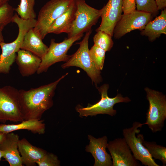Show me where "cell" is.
Returning <instances> with one entry per match:
<instances>
[{
    "mask_svg": "<svg viewBox=\"0 0 166 166\" xmlns=\"http://www.w3.org/2000/svg\"><path fill=\"white\" fill-rule=\"evenodd\" d=\"M68 74L53 82L37 88L19 90L20 110L24 120H41L44 113L53 105V97L57 85Z\"/></svg>",
    "mask_w": 166,
    "mask_h": 166,
    "instance_id": "cell-1",
    "label": "cell"
},
{
    "mask_svg": "<svg viewBox=\"0 0 166 166\" xmlns=\"http://www.w3.org/2000/svg\"><path fill=\"white\" fill-rule=\"evenodd\" d=\"M36 19L24 20L15 13L12 22L17 24L18 33L16 39L9 43L0 44L2 53L0 54V73H9L11 67L15 61L17 52L20 49L24 37L30 29L34 27Z\"/></svg>",
    "mask_w": 166,
    "mask_h": 166,
    "instance_id": "cell-2",
    "label": "cell"
},
{
    "mask_svg": "<svg viewBox=\"0 0 166 166\" xmlns=\"http://www.w3.org/2000/svg\"><path fill=\"white\" fill-rule=\"evenodd\" d=\"M90 30L85 33L83 40L77 44L79 47L73 54L70 55L69 60L61 65L63 69L71 66H76L83 69L90 78L96 87L102 81L101 72L97 69L89 56V40L92 33Z\"/></svg>",
    "mask_w": 166,
    "mask_h": 166,
    "instance_id": "cell-3",
    "label": "cell"
},
{
    "mask_svg": "<svg viewBox=\"0 0 166 166\" xmlns=\"http://www.w3.org/2000/svg\"><path fill=\"white\" fill-rule=\"evenodd\" d=\"M74 0H50L41 9L34 29L42 40L48 34L49 28L55 21L65 12Z\"/></svg>",
    "mask_w": 166,
    "mask_h": 166,
    "instance_id": "cell-4",
    "label": "cell"
},
{
    "mask_svg": "<svg viewBox=\"0 0 166 166\" xmlns=\"http://www.w3.org/2000/svg\"><path fill=\"white\" fill-rule=\"evenodd\" d=\"M109 87L107 84H104L100 87H96L101 95V98L95 104H88L85 107L79 105L76 106L75 109L79 113L80 117L95 116L100 114H106L113 116L117 113L116 110L113 109L115 104L121 102L128 103L131 101L129 97H123L120 93L113 98L109 97L108 95Z\"/></svg>",
    "mask_w": 166,
    "mask_h": 166,
    "instance_id": "cell-5",
    "label": "cell"
},
{
    "mask_svg": "<svg viewBox=\"0 0 166 166\" xmlns=\"http://www.w3.org/2000/svg\"><path fill=\"white\" fill-rule=\"evenodd\" d=\"M149 107L146 113V124L153 133L162 130L166 119V98L158 91L148 87L145 88Z\"/></svg>",
    "mask_w": 166,
    "mask_h": 166,
    "instance_id": "cell-6",
    "label": "cell"
},
{
    "mask_svg": "<svg viewBox=\"0 0 166 166\" xmlns=\"http://www.w3.org/2000/svg\"><path fill=\"white\" fill-rule=\"evenodd\" d=\"M76 10L75 18L68 38L83 34L91 30L101 17V10L95 9L87 4L85 0H75Z\"/></svg>",
    "mask_w": 166,
    "mask_h": 166,
    "instance_id": "cell-7",
    "label": "cell"
},
{
    "mask_svg": "<svg viewBox=\"0 0 166 166\" xmlns=\"http://www.w3.org/2000/svg\"><path fill=\"white\" fill-rule=\"evenodd\" d=\"M24 120L21 112L19 90L10 85L0 87V122Z\"/></svg>",
    "mask_w": 166,
    "mask_h": 166,
    "instance_id": "cell-8",
    "label": "cell"
},
{
    "mask_svg": "<svg viewBox=\"0 0 166 166\" xmlns=\"http://www.w3.org/2000/svg\"><path fill=\"white\" fill-rule=\"evenodd\" d=\"M143 124L134 122L132 127L124 129L122 134L135 159L145 166H159L142 143L143 135L139 133Z\"/></svg>",
    "mask_w": 166,
    "mask_h": 166,
    "instance_id": "cell-9",
    "label": "cell"
},
{
    "mask_svg": "<svg viewBox=\"0 0 166 166\" xmlns=\"http://www.w3.org/2000/svg\"><path fill=\"white\" fill-rule=\"evenodd\" d=\"M83 36V34L66 38L60 43L56 42L54 39H52L46 53L41 59L37 73L39 74L47 72L50 66L58 62L67 61L70 57V55L67 54L69 49L74 42L80 40Z\"/></svg>",
    "mask_w": 166,
    "mask_h": 166,
    "instance_id": "cell-10",
    "label": "cell"
},
{
    "mask_svg": "<svg viewBox=\"0 0 166 166\" xmlns=\"http://www.w3.org/2000/svg\"><path fill=\"white\" fill-rule=\"evenodd\" d=\"M152 16L150 13L137 10L122 14L114 28L113 35L115 38L119 39L132 31L142 30L151 21Z\"/></svg>",
    "mask_w": 166,
    "mask_h": 166,
    "instance_id": "cell-11",
    "label": "cell"
},
{
    "mask_svg": "<svg viewBox=\"0 0 166 166\" xmlns=\"http://www.w3.org/2000/svg\"><path fill=\"white\" fill-rule=\"evenodd\" d=\"M107 148L113 160L112 166H140L124 138H117L109 141Z\"/></svg>",
    "mask_w": 166,
    "mask_h": 166,
    "instance_id": "cell-12",
    "label": "cell"
},
{
    "mask_svg": "<svg viewBox=\"0 0 166 166\" xmlns=\"http://www.w3.org/2000/svg\"><path fill=\"white\" fill-rule=\"evenodd\" d=\"M89 144L85 147V151L90 153L94 159V166H112L111 155L107 153L106 148L108 144L106 136L98 138L91 135L88 136Z\"/></svg>",
    "mask_w": 166,
    "mask_h": 166,
    "instance_id": "cell-13",
    "label": "cell"
},
{
    "mask_svg": "<svg viewBox=\"0 0 166 166\" xmlns=\"http://www.w3.org/2000/svg\"><path fill=\"white\" fill-rule=\"evenodd\" d=\"M19 140V135L12 132L6 133L0 143V149L4 154L3 158L10 166H23L18 150Z\"/></svg>",
    "mask_w": 166,
    "mask_h": 166,
    "instance_id": "cell-14",
    "label": "cell"
},
{
    "mask_svg": "<svg viewBox=\"0 0 166 166\" xmlns=\"http://www.w3.org/2000/svg\"><path fill=\"white\" fill-rule=\"evenodd\" d=\"M41 59L32 53L19 49L17 52L15 61L19 72L23 77H28L37 73Z\"/></svg>",
    "mask_w": 166,
    "mask_h": 166,
    "instance_id": "cell-15",
    "label": "cell"
},
{
    "mask_svg": "<svg viewBox=\"0 0 166 166\" xmlns=\"http://www.w3.org/2000/svg\"><path fill=\"white\" fill-rule=\"evenodd\" d=\"M18 146L22 164L26 166H36V162L47 152L42 148L33 145L25 138L19 140Z\"/></svg>",
    "mask_w": 166,
    "mask_h": 166,
    "instance_id": "cell-16",
    "label": "cell"
},
{
    "mask_svg": "<svg viewBox=\"0 0 166 166\" xmlns=\"http://www.w3.org/2000/svg\"><path fill=\"white\" fill-rule=\"evenodd\" d=\"M42 40L34 32V28H31L25 34L20 49L28 51L42 59L48 48Z\"/></svg>",
    "mask_w": 166,
    "mask_h": 166,
    "instance_id": "cell-17",
    "label": "cell"
},
{
    "mask_svg": "<svg viewBox=\"0 0 166 166\" xmlns=\"http://www.w3.org/2000/svg\"><path fill=\"white\" fill-rule=\"evenodd\" d=\"M76 8L74 0L71 6L53 22L49 29L48 34H59L65 33L68 34L74 20Z\"/></svg>",
    "mask_w": 166,
    "mask_h": 166,
    "instance_id": "cell-18",
    "label": "cell"
},
{
    "mask_svg": "<svg viewBox=\"0 0 166 166\" xmlns=\"http://www.w3.org/2000/svg\"><path fill=\"white\" fill-rule=\"evenodd\" d=\"M20 130H27L34 134H43L45 132V124L43 120H23L16 124H0V132L6 133Z\"/></svg>",
    "mask_w": 166,
    "mask_h": 166,
    "instance_id": "cell-19",
    "label": "cell"
},
{
    "mask_svg": "<svg viewBox=\"0 0 166 166\" xmlns=\"http://www.w3.org/2000/svg\"><path fill=\"white\" fill-rule=\"evenodd\" d=\"M141 34L147 37L153 42L162 34H166V9L162 10L161 14L145 26L141 32Z\"/></svg>",
    "mask_w": 166,
    "mask_h": 166,
    "instance_id": "cell-20",
    "label": "cell"
},
{
    "mask_svg": "<svg viewBox=\"0 0 166 166\" xmlns=\"http://www.w3.org/2000/svg\"><path fill=\"white\" fill-rule=\"evenodd\" d=\"M35 0H20L18 6L14 11L22 19L24 20L35 19L36 14L34 10Z\"/></svg>",
    "mask_w": 166,
    "mask_h": 166,
    "instance_id": "cell-21",
    "label": "cell"
},
{
    "mask_svg": "<svg viewBox=\"0 0 166 166\" xmlns=\"http://www.w3.org/2000/svg\"><path fill=\"white\" fill-rule=\"evenodd\" d=\"M142 143L152 158L161 161L164 166L166 165V147L157 144L155 142H149L142 139Z\"/></svg>",
    "mask_w": 166,
    "mask_h": 166,
    "instance_id": "cell-22",
    "label": "cell"
},
{
    "mask_svg": "<svg viewBox=\"0 0 166 166\" xmlns=\"http://www.w3.org/2000/svg\"><path fill=\"white\" fill-rule=\"evenodd\" d=\"M97 32L93 38L94 45L106 52L110 51L113 45L112 36L103 31H98Z\"/></svg>",
    "mask_w": 166,
    "mask_h": 166,
    "instance_id": "cell-23",
    "label": "cell"
},
{
    "mask_svg": "<svg viewBox=\"0 0 166 166\" xmlns=\"http://www.w3.org/2000/svg\"><path fill=\"white\" fill-rule=\"evenodd\" d=\"M106 51L94 45L89 49L90 58L97 69L101 70L103 68Z\"/></svg>",
    "mask_w": 166,
    "mask_h": 166,
    "instance_id": "cell-24",
    "label": "cell"
},
{
    "mask_svg": "<svg viewBox=\"0 0 166 166\" xmlns=\"http://www.w3.org/2000/svg\"><path fill=\"white\" fill-rule=\"evenodd\" d=\"M14 8L8 3L0 7V29H4L5 26L12 22L14 14Z\"/></svg>",
    "mask_w": 166,
    "mask_h": 166,
    "instance_id": "cell-25",
    "label": "cell"
},
{
    "mask_svg": "<svg viewBox=\"0 0 166 166\" xmlns=\"http://www.w3.org/2000/svg\"><path fill=\"white\" fill-rule=\"evenodd\" d=\"M137 10L155 15L158 10L155 0H136Z\"/></svg>",
    "mask_w": 166,
    "mask_h": 166,
    "instance_id": "cell-26",
    "label": "cell"
},
{
    "mask_svg": "<svg viewBox=\"0 0 166 166\" xmlns=\"http://www.w3.org/2000/svg\"><path fill=\"white\" fill-rule=\"evenodd\" d=\"M60 163V161L56 155L48 152L42 159L36 162L39 166H59Z\"/></svg>",
    "mask_w": 166,
    "mask_h": 166,
    "instance_id": "cell-27",
    "label": "cell"
},
{
    "mask_svg": "<svg viewBox=\"0 0 166 166\" xmlns=\"http://www.w3.org/2000/svg\"><path fill=\"white\" fill-rule=\"evenodd\" d=\"M136 0H122V9L123 14L132 13L136 10Z\"/></svg>",
    "mask_w": 166,
    "mask_h": 166,
    "instance_id": "cell-28",
    "label": "cell"
},
{
    "mask_svg": "<svg viewBox=\"0 0 166 166\" xmlns=\"http://www.w3.org/2000/svg\"><path fill=\"white\" fill-rule=\"evenodd\" d=\"M158 10H162L166 6V0H155Z\"/></svg>",
    "mask_w": 166,
    "mask_h": 166,
    "instance_id": "cell-29",
    "label": "cell"
},
{
    "mask_svg": "<svg viewBox=\"0 0 166 166\" xmlns=\"http://www.w3.org/2000/svg\"><path fill=\"white\" fill-rule=\"evenodd\" d=\"M3 29H0V44L2 42H4V37L2 34Z\"/></svg>",
    "mask_w": 166,
    "mask_h": 166,
    "instance_id": "cell-30",
    "label": "cell"
},
{
    "mask_svg": "<svg viewBox=\"0 0 166 166\" xmlns=\"http://www.w3.org/2000/svg\"><path fill=\"white\" fill-rule=\"evenodd\" d=\"M10 0H0V7L8 3Z\"/></svg>",
    "mask_w": 166,
    "mask_h": 166,
    "instance_id": "cell-31",
    "label": "cell"
},
{
    "mask_svg": "<svg viewBox=\"0 0 166 166\" xmlns=\"http://www.w3.org/2000/svg\"><path fill=\"white\" fill-rule=\"evenodd\" d=\"M6 133L0 132V143L5 137Z\"/></svg>",
    "mask_w": 166,
    "mask_h": 166,
    "instance_id": "cell-32",
    "label": "cell"
},
{
    "mask_svg": "<svg viewBox=\"0 0 166 166\" xmlns=\"http://www.w3.org/2000/svg\"><path fill=\"white\" fill-rule=\"evenodd\" d=\"M4 154L3 152L0 149V161L1 160L2 158L3 157Z\"/></svg>",
    "mask_w": 166,
    "mask_h": 166,
    "instance_id": "cell-33",
    "label": "cell"
}]
</instances>
